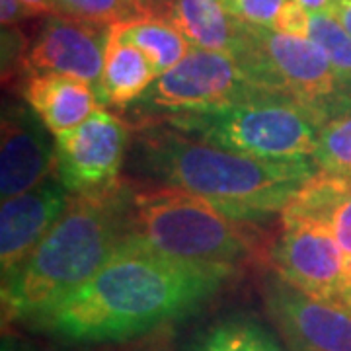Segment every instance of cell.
<instances>
[{"label": "cell", "mask_w": 351, "mask_h": 351, "mask_svg": "<svg viewBox=\"0 0 351 351\" xmlns=\"http://www.w3.org/2000/svg\"><path fill=\"white\" fill-rule=\"evenodd\" d=\"M338 302H341V304H346V306H348V308H350V311H351V289H350V291H346V293L341 295V299H339Z\"/></svg>", "instance_id": "30"}, {"label": "cell", "mask_w": 351, "mask_h": 351, "mask_svg": "<svg viewBox=\"0 0 351 351\" xmlns=\"http://www.w3.org/2000/svg\"><path fill=\"white\" fill-rule=\"evenodd\" d=\"M308 12H332L336 0H299Z\"/></svg>", "instance_id": "29"}, {"label": "cell", "mask_w": 351, "mask_h": 351, "mask_svg": "<svg viewBox=\"0 0 351 351\" xmlns=\"http://www.w3.org/2000/svg\"><path fill=\"white\" fill-rule=\"evenodd\" d=\"M129 147L123 119L100 108L75 129L55 137L57 176L75 193H96L117 186Z\"/></svg>", "instance_id": "9"}, {"label": "cell", "mask_w": 351, "mask_h": 351, "mask_svg": "<svg viewBox=\"0 0 351 351\" xmlns=\"http://www.w3.org/2000/svg\"><path fill=\"white\" fill-rule=\"evenodd\" d=\"M269 96L285 94L265 84L234 55L191 47L180 63L154 80L138 106L172 115L211 112Z\"/></svg>", "instance_id": "7"}, {"label": "cell", "mask_w": 351, "mask_h": 351, "mask_svg": "<svg viewBox=\"0 0 351 351\" xmlns=\"http://www.w3.org/2000/svg\"><path fill=\"white\" fill-rule=\"evenodd\" d=\"M164 121L189 137L265 160L313 158L326 121L287 96L242 101L221 110L172 113Z\"/></svg>", "instance_id": "5"}, {"label": "cell", "mask_w": 351, "mask_h": 351, "mask_svg": "<svg viewBox=\"0 0 351 351\" xmlns=\"http://www.w3.org/2000/svg\"><path fill=\"white\" fill-rule=\"evenodd\" d=\"M27 10L34 16H41V14H53V0H20Z\"/></svg>", "instance_id": "28"}, {"label": "cell", "mask_w": 351, "mask_h": 351, "mask_svg": "<svg viewBox=\"0 0 351 351\" xmlns=\"http://www.w3.org/2000/svg\"><path fill=\"white\" fill-rule=\"evenodd\" d=\"M34 14L27 10L20 0H0V22L2 27H12L22 20L32 18Z\"/></svg>", "instance_id": "25"}, {"label": "cell", "mask_w": 351, "mask_h": 351, "mask_svg": "<svg viewBox=\"0 0 351 351\" xmlns=\"http://www.w3.org/2000/svg\"><path fill=\"white\" fill-rule=\"evenodd\" d=\"M158 78V73L143 51L127 43L119 36L117 25L110 27L104 75H101V94L104 106L125 108L138 101Z\"/></svg>", "instance_id": "16"}, {"label": "cell", "mask_w": 351, "mask_h": 351, "mask_svg": "<svg viewBox=\"0 0 351 351\" xmlns=\"http://www.w3.org/2000/svg\"><path fill=\"white\" fill-rule=\"evenodd\" d=\"M53 14L108 27L141 18L129 0H53Z\"/></svg>", "instance_id": "21"}, {"label": "cell", "mask_w": 351, "mask_h": 351, "mask_svg": "<svg viewBox=\"0 0 351 351\" xmlns=\"http://www.w3.org/2000/svg\"><path fill=\"white\" fill-rule=\"evenodd\" d=\"M127 237L180 262L234 269L262 246V232L254 223L237 221L172 186L131 191Z\"/></svg>", "instance_id": "4"}, {"label": "cell", "mask_w": 351, "mask_h": 351, "mask_svg": "<svg viewBox=\"0 0 351 351\" xmlns=\"http://www.w3.org/2000/svg\"><path fill=\"white\" fill-rule=\"evenodd\" d=\"M34 110L10 108L2 117L0 195L2 201L25 193L57 172L55 138Z\"/></svg>", "instance_id": "13"}, {"label": "cell", "mask_w": 351, "mask_h": 351, "mask_svg": "<svg viewBox=\"0 0 351 351\" xmlns=\"http://www.w3.org/2000/svg\"><path fill=\"white\" fill-rule=\"evenodd\" d=\"M22 94L25 104L53 133V137L75 129L96 110L104 108L96 90L88 82L57 73L29 75Z\"/></svg>", "instance_id": "14"}, {"label": "cell", "mask_w": 351, "mask_h": 351, "mask_svg": "<svg viewBox=\"0 0 351 351\" xmlns=\"http://www.w3.org/2000/svg\"><path fill=\"white\" fill-rule=\"evenodd\" d=\"M228 12L248 25L274 29L277 16L289 0H221Z\"/></svg>", "instance_id": "22"}, {"label": "cell", "mask_w": 351, "mask_h": 351, "mask_svg": "<svg viewBox=\"0 0 351 351\" xmlns=\"http://www.w3.org/2000/svg\"><path fill=\"white\" fill-rule=\"evenodd\" d=\"M328 223L334 230L339 248L346 256V276H348V291L351 289V189L343 193L336 205L328 213Z\"/></svg>", "instance_id": "23"}, {"label": "cell", "mask_w": 351, "mask_h": 351, "mask_svg": "<svg viewBox=\"0 0 351 351\" xmlns=\"http://www.w3.org/2000/svg\"><path fill=\"white\" fill-rule=\"evenodd\" d=\"M311 14L299 0H289L283 10L277 16L274 32L289 34V36H301L308 38V25H311Z\"/></svg>", "instance_id": "24"}, {"label": "cell", "mask_w": 351, "mask_h": 351, "mask_svg": "<svg viewBox=\"0 0 351 351\" xmlns=\"http://www.w3.org/2000/svg\"><path fill=\"white\" fill-rule=\"evenodd\" d=\"M281 232L269 248L274 274L302 293L339 301L348 291L346 256L326 219L279 215Z\"/></svg>", "instance_id": "8"}, {"label": "cell", "mask_w": 351, "mask_h": 351, "mask_svg": "<svg viewBox=\"0 0 351 351\" xmlns=\"http://www.w3.org/2000/svg\"><path fill=\"white\" fill-rule=\"evenodd\" d=\"M232 274L234 267L180 262L125 237L96 276L27 324L73 346L125 341L197 311Z\"/></svg>", "instance_id": "1"}, {"label": "cell", "mask_w": 351, "mask_h": 351, "mask_svg": "<svg viewBox=\"0 0 351 351\" xmlns=\"http://www.w3.org/2000/svg\"><path fill=\"white\" fill-rule=\"evenodd\" d=\"M246 45L237 59L265 84L318 113L324 121L351 110L350 92L311 38L248 25Z\"/></svg>", "instance_id": "6"}, {"label": "cell", "mask_w": 351, "mask_h": 351, "mask_svg": "<svg viewBox=\"0 0 351 351\" xmlns=\"http://www.w3.org/2000/svg\"><path fill=\"white\" fill-rule=\"evenodd\" d=\"M193 49L217 51L239 57L248 27L226 10L221 0H170L162 12Z\"/></svg>", "instance_id": "15"}, {"label": "cell", "mask_w": 351, "mask_h": 351, "mask_svg": "<svg viewBox=\"0 0 351 351\" xmlns=\"http://www.w3.org/2000/svg\"><path fill=\"white\" fill-rule=\"evenodd\" d=\"M191 351H283L279 339L250 316H230L211 326Z\"/></svg>", "instance_id": "18"}, {"label": "cell", "mask_w": 351, "mask_h": 351, "mask_svg": "<svg viewBox=\"0 0 351 351\" xmlns=\"http://www.w3.org/2000/svg\"><path fill=\"white\" fill-rule=\"evenodd\" d=\"M350 96H351V88H350Z\"/></svg>", "instance_id": "32"}, {"label": "cell", "mask_w": 351, "mask_h": 351, "mask_svg": "<svg viewBox=\"0 0 351 351\" xmlns=\"http://www.w3.org/2000/svg\"><path fill=\"white\" fill-rule=\"evenodd\" d=\"M115 25L127 43L138 47L149 57L158 76L176 66L191 51L188 39L164 16H141Z\"/></svg>", "instance_id": "17"}, {"label": "cell", "mask_w": 351, "mask_h": 351, "mask_svg": "<svg viewBox=\"0 0 351 351\" xmlns=\"http://www.w3.org/2000/svg\"><path fill=\"white\" fill-rule=\"evenodd\" d=\"M138 16H162L170 0H129Z\"/></svg>", "instance_id": "26"}, {"label": "cell", "mask_w": 351, "mask_h": 351, "mask_svg": "<svg viewBox=\"0 0 351 351\" xmlns=\"http://www.w3.org/2000/svg\"><path fill=\"white\" fill-rule=\"evenodd\" d=\"M141 164L162 186L186 189L237 221L281 215L299 189L318 174L313 158L265 160L221 149L172 129H145Z\"/></svg>", "instance_id": "2"}, {"label": "cell", "mask_w": 351, "mask_h": 351, "mask_svg": "<svg viewBox=\"0 0 351 351\" xmlns=\"http://www.w3.org/2000/svg\"><path fill=\"white\" fill-rule=\"evenodd\" d=\"M265 308L289 351H351V311L316 299L276 274L263 285Z\"/></svg>", "instance_id": "10"}, {"label": "cell", "mask_w": 351, "mask_h": 351, "mask_svg": "<svg viewBox=\"0 0 351 351\" xmlns=\"http://www.w3.org/2000/svg\"><path fill=\"white\" fill-rule=\"evenodd\" d=\"M131 191L121 184L71 193L63 215L18 271L2 281L4 322H29L108 263L127 237Z\"/></svg>", "instance_id": "3"}, {"label": "cell", "mask_w": 351, "mask_h": 351, "mask_svg": "<svg viewBox=\"0 0 351 351\" xmlns=\"http://www.w3.org/2000/svg\"><path fill=\"white\" fill-rule=\"evenodd\" d=\"M108 25L88 24L61 14H49L25 57L29 75L57 73L75 76L96 90L104 104L101 75L108 47Z\"/></svg>", "instance_id": "11"}, {"label": "cell", "mask_w": 351, "mask_h": 351, "mask_svg": "<svg viewBox=\"0 0 351 351\" xmlns=\"http://www.w3.org/2000/svg\"><path fill=\"white\" fill-rule=\"evenodd\" d=\"M332 12L336 14V18L343 24V27L350 32L351 36V0H336Z\"/></svg>", "instance_id": "27"}, {"label": "cell", "mask_w": 351, "mask_h": 351, "mask_svg": "<svg viewBox=\"0 0 351 351\" xmlns=\"http://www.w3.org/2000/svg\"><path fill=\"white\" fill-rule=\"evenodd\" d=\"M308 38L324 51L339 82L350 92L351 88V36L334 12H313Z\"/></svg>", "instance_id": "20"}, {"label": "cell", "mask_w": 351, "mask_h": 351, "mask_svg": "<svg viewBox=\"0 0 351 351\" xmlns=\"http://www.w3.org/2000/svg\"><path fill=\"white\" fill-rule=\"evenodd\" d=\"M2 351H22V350H18L12 341H6V339H4V343H2Z\"/></svg>", "instance_id": "31"}, {"label": "cell", "mask_w": 351, "mask_h": 351, "mask_svg": "<svg viewBox=\"0 0 351 351\" xmlns=\"http://www.w3.org/2000/svg\"><path fill=\"white\" fill-rule=\"evenodd\" d=\"M71 191L57 172L34 189L2 201L0 269L2 281L14 276L63 215Z\"/></svg>", "instance_id": "12"}, {"label": "cell", "mask_w": 351, "mask_h": 351, "mask_svg": "<svg viewBox=\"0 0 351 351\" xmlns=\"http://www.w3.org/2000/svg\"><path fill=\"white\" fill-rule=\"evenodd\" d=\"M313 160L320 172L351 182V110L330 117L320 127Z\"/></svg>", "instance_id": "19"}]
</instances>
